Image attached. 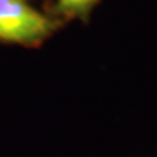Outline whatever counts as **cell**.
I'll list each match as a JSON object with an SVG mask.
<instances>
[{"label": "cell", "mask_w": 157, "mask_h": 157, "mask_svg": "<svg viewBox=\"0 0 157 157\" xmlns=\"http://www.w3.org/2000/svg\"><path fill=\"white\" fill-rule=\"evenodd\" d=\"M96 0H58V8L64 13H82Z\"/></svg>", "instance_id": "7a4b0ae2"}, {"label": "cell", "mask_w": 157, "mask_h": 157, "mask_svg": "<svg viewBox=\"0 0 157 157\" xmlns=\"http://www.w3.org/2000/svg\"><path fill=\"white\" fill-rule=\"evenodd\" d=\"M54 22L24 0H0V39L16 43H32L45 38Z\"/></svg>", "instance_id": "6da1fadb"}]
</instances>
